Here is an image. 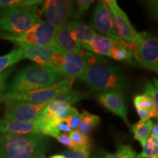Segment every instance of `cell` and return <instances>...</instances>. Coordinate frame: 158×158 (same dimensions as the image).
Listing matches in <instances>:
<instances>
[{"instance_id":"cell-32","label":"cell","mask_w":158,"mask_h":158,"mask_svg":"<svg viewBox=\"0 0 158 158\" xmlns=\"http://www.w3.org/2000/svg\"><path fill=\"white\" fill-rule=\"evenodd\" d=\"M81 120V114H79L78 110L76 111V113L71 115L70 116L67 118V121H68L69 125L72 130H77L78 127L79 123H80Z\"/></svg>"},{"instance_id":"cell-38","label":"cell","mask_w":158,"mask_h":158,"mask_svg":"<svg viewBox=\"0 0 158 158\" xmlns=\"http://www.w3.org/2000/svg\"><path fill=\"white\" fill-rule=\"evenodd\" d=\"M48 158H67L66 157H64V155H53L51 157H48Z\"/></svg>"},{"instance_id":"cell-35","label":"cell","mask_w":158,"mask_h":158,"mask_svg":"<svg viewBox=\"0 0 158 158\" xmlns=\"http://www.w3.org/2000/svg\"><path fill=\"white\" fill-rule=\"evenodd\" d=\"M57 127H58L59 132H64V133H70V132L72 131V129L70 128L68 121H67V118L61 119L60 121L58 122Z\"/></svg>"},{"instance_id":"cell-5","label":"cell","mask_w":158,"mask_h":158,"mask_svg":"<svg viewBox=\"0 0 158 158\" xmlns=\"http://www.w3.org/2000/svg\"><path fill=\"white\" fill-rule=\"evenodd\" d=\"M40 14L37 7L6 9L0 14V29L12 35L20 34L42 21Z\"/></svg>"},{"instance_id":"cell-19","label":"cell","mask_w":158,"mask_h":158,"mask_svg":"<svg viewBox=\"0 0 158 158\" xmlns=\"http://www.w3.org/2000/svg\"><path fill=\"white\" fill-rule=\"evenodd\" d=\"M114 41V40L108 38L107 37L96 35L84 49L101 56L110 57V51Z\"/></svg>"},{"instance_id":"cell-28","label":"cell","mask_w":158,"mask_h":158,"mask_svg":"<svg viewBox=\"0 0 158 158\" xmlns=\"http://www.w3.org/2000/svg\"><path fill=\"white\" fill-rule=\"evenodd\" d=\"M144 94L151 99L152 101L153 102L155 108L158 109V92H157V86H156L155 84H153L151 81L146 82L145 86L143 89Z\"/></svg>"},{"instance_id":"cell-13","label":"cell","mask_w":158,"mask_h":158,"mask_svg":"<svg viewBox=\"0 0 158 158\" xmlns=\"http://www.w3.org/2000/svg\"><path fill=\"white\" fill-rule=\"evenodd\" d=\"M98 100L103 107L114 114L121 118L123 121L130 126L127 118V106L124 97L119 91H110L102 92L98 95Z\"/></svg>"},{"instance_id":"cell-14","label":"cell","mask_w":158,"mask_h":158,"mask_svg":"<svg viewBox=\"0 0 158 158\" xmlns=\"http://www.w3.org/2000/svg\"><path fill=\"white\" fill-rule=\"evenodd\" d=\"M64 62L61 73L64 78L74 80L80 77L89 68V65L84 56L81 54L64 52Z\"/></svg>"},{"instance_id":"cell-24","label":"cell","mask_w":158,"mask_h":158,"mask_svg":"<svg viewBox=\"0 0 158 158\" xmlns=\"http://www.w3.org/2000/svg\"><path fill=\"white\" fill-rule=\"evenodd\" d=\"M110 58L117 61H130L133 55L123 43L114 40L110 51Z\"/></svg>"},{"instance_id":"cell-36","label":"cell","mask_w":158,"mask_h":158,"mask_svg":"<svg viewBox=\"0 0 158 158\" xmlns=\"http://www.w3.org/2000/svg\"><path fill=\"white\" fill-rule=\"evenodd\" d=\"M152 135L155 136V137H157V138L158 137V125H157V124H155L153 125L152 129Z\"/></svg>"},{"instance_id":"cell-20","label":"cell","mask_w":158,"mask_h":158,"mask_svg":"<svg viewBox=\"0 0 158 158\" xmlns=\"http://www.w3.org/2000/svg\"><path fill=\"white\" fill-rule=\"evenodd\" d=\"M154 125L151 119H141L132 125V132L134 138L143 145L149 139L152 133V129Z\"/></svg>"},{"instance_id":"cell-2","label":"cell","mask_w":158,"mask_h":158,"mask_svg":"<svg viewBox=\"0 0 158 158\" xmlns=\"http://www.w3.org/2000/svg\"><path fill=\"white\" fill-rule=\"evenodd\" d=\"M64 79L59 71L46 67L30 64L21 69L12 78L7 93L32 91L51 86Z\"/></svg>"},{"instance_id":"cell-26","label":"cell","mask_w":158,"mask_h":158,"mask_svg":"<svg viewBox=\"0 0 158 158\" xmlns=\"http://www.w3.org/2000/svg\"><path fill=\"white\" fill-rule=\"evenodd\" d=\"M133 102L136 110H147L158 116V109L155 108L151 99L144 94L136 95L133 99Z\"/></svg>"},{"instance_id":"cell-10","label":"cell","mask_w":158,"mask_h":158,"mask_svg":"<svg viewBox=\"0 0 158 158\" xmlns=\"http://www.w3.org/2000/svg\"><path fill=\"white\" fill-rule=\"evenodd\" d=\"M133 58L147 70L158 73V40L156 37L146 33L141 44L132 52Z\"/></svg>"},{"instance_id":"cell-11","label":"cell","mask_w":158,"mask_h":158,"mask_svg":"<svg viewBox=\"0 0 158 158\" xmlns=\"http://www.w3.org/2000/svg\"><path fill=\"white\" fill-rule=\"evenodd\" d=\"M90 27L93 29H95L102 36L123 43L116 34L110 12L104 1H99L94 7L90 20Z\"/></svg>"},{"instance_id":"cell-29","label":"cell","mask_w":158,"mask_h":158,"mask_svg":"<svg viewBox=\"0 0 158 158\" xmlns=\"http://www.w3.org/2000/svg\"><path fill=\"white\" fill-rule=\"evenodd\" d=\"M76 2L77 5V10L74 13L73 16L75 17V19H78L84 16L87 13L90 6L94 2V1H92V0H78Z\"/></svg>"},{"instance_id":"cell-12","label":"cell","mask_w":158,"mask_h":158,"mask_svg":"<svg viewBox=\"0 0 158 158\" xmlns=\"http://www.w3.org/2000/svg\"><path fill=\"white\" fill-rule=\"evenodd\" d=\"M43 122L41 117L31 122H19L0 118V133L40 134L42 133ZM43 134V133H42Z\"/></svg>"},{"instance_id":"cell-40","label":"cell","mask_w":158,"mask_h":158,"mask_svg":"<svg viewBox=\"0 0 158 158\" xmlns=\"http://www.w3.org/2000/svg\"><path fill=\"white\" fill-rule=\"evenodd\" d=\"M0 158H5V157H4L3 155H2V154L1 152H0Z\"/></svg>"},{"instance_id":"cell-21","label":"cell","mask_w":158,"mask_h":158,"mask_svg":"<svg viewBox=\"0 0 158 158\" xmlns=\"http://www.w3.org/2000/svg\"><path fill=\"white\" fill-rule=\"evenodd\" d=\"M100 124V118L98 116L90 114L86 110H83L81 114V120L78 130L81 133L88 135L92 133Z\"/></svg>"},{"instance_id":"cell-30","label":"cell","mask_w":158,"mask_h":158,"mask_svg":"<svg viewBox=\"0 0 158 158\" xmlns=\"http://www.w3.org/2000/svg\"><path fill=\"white\" fill-rule=\"evenodd\" d=\"M13 70V67L6 70L5 72L0 73V102H2L5 98L6 94V81L7 79Z\"/></svg>"},{"instance_id":"cell-27","label":"cell","mask_w":158,"mask_h":158,"mask_svg":"<svg viewBox=\"0 0 158 158\" xmlns=\"http://www.w3.org/2000/svg\"><path fill=\"white\" fill-rule=\"evenodd\" d=\"M138 154L130 145H119L115 153L104 154L103 158H136Z\"/></svg>"},{"instance_id":"cell-7","label":"cell","mask_w":158,"mask_h":158,"mask_svg":"<svg viewBox=\"0 0 158 158\" xmlns=\"http://www.w3.org/2000/svg\"><path fill=\"white\" fill-rule=\"evenodd\" d=\"M73 83L74 80L64 78L45 88L29 92L6 93L3 102L5 100H15L33 104H48L58 96L70 90Z\"/></svg>"},{"instance_id":"cell-25","label":"cell","mask_w":158,"mask_h":158,"mask_svg":"<svg viewBox=\"0 0 158 158\" xmlns=\"http://www.w3.org/2000/svg\"><path fill=\"white\" fill-rule=\"evenodd\" d=\"M69 137L75 145V149L90 151L92 143H91V140L88 135H84L79 132L78 130H75L70 132Z\"/></svg>"},{"instance_id":"cell-33","label":"cell","mask_w":158,"mask_h":158,"mask_svg":"<svg viewBox=\"0 0 158 158\" xmlns=\"http://www.w3.org/2000/svg\"><path fill=\"white\" fill-rule=\"evenodd\" d=\"M21 7V0H0V8L9 9Z\"/></svg>"},{"instance_id":"cell-9","label":"cell","mask_w":158,"mask_h":158,"mask_svg":"<svg viewBox=\"0 0 158 158\" xmlns=\"http://www.w3.org/2000/svg\"><path fill=\"white\" fill-rule=\"evenodd\" d=\"M40 13L51 24L60 28L69 23L73 16V2L68 0H48L44 1Z\"/></svg>"},{"instance_id":"cell-18","label":"cell","mask_w":158,"mask_h":158,"mask_svg":"<svg viewBox=\"0 0 158 158\" xmlns=\"http://www.w3.org/2000/svg\"><path fill=\"white\" fill-rule=\"evenodd\" d=\"M69 24L73 36L81 49H84L97 35L90 26L81 21H72Z\"/></svg>"},{"instance_id":"cell-23","label":"cell","mask_w":158,"mask_h":158,"mask_svg":"<svg viewBox=\"0 0 158 158\" xmlns=\"http://www.w3.org/2000/svg\"><path fill=\"white\" fill-rule=\"evenodd\" d=\"M142 147L143 150L136 158H158V138L151 135Z\"/></svg>"},{"instance_id":"cell-16","label":"cell","mask_w":158,"mask_h":158,"mask_svg":"<svg viewBox=\"0 0 158 158\" xmlns=\"http://www.w3.org/2000/svg\"><path fill=\"white\" fill-rule=\"evenodd\" d=\"M22 48L25 59H30L37 65L46 68L51 56L61 50L54 41L45 46H26Z\"/></svg>"},{"instance_id":"cell-15","label":"cell","mask_w":158,"mask_h":158,"mask_svg":"<svg viewBox=\"0 0 158 158\" xmlns=\"http://www.w3.org/2000/svg\"><path fill=\"white\" fill-rule=\"evenodd\" d=\"M86 94L82 93L78 91L69 90L48 102L43 110L41 117L43 119L50 118L52 117L55 112L60 108L67 107V106H73V105L77 103L81 100L86 98Z\"/></svg>"},{"instance_id":"cell-8","label":"cell","mask_w":158,"mask_h":158,"mask_svg":"<svg viewBox=\"0 0 158 158\" xmlns=\"http://www.w3.org/2000/svg\"><path fill=\"white\" fill-rule=\"evenodd\" d=\"M5 118L19 122H31L42 116L47 104H33L30 102L5 100Z\"/></svg>"},{"instance_id":"cell-37","label":"cell","mask_w":158,"mask_h":158,"mask_svg":"<svg viewBox=\"0 0 158 158\" xmlns=\"http://www.w3.org/2000/svg\"><path fill=\"white\" fill-rule=\"evenodd\" d=\"M104 154L102 152H95L92 155L91 158H103Z\"/></svg>"},{"instance_id":"cell-22","label":"cell","mask_w":158,"mask_h":158,"mask_svg":"<svg viewBox=\"0 0 158 158\" xmlns=\"http://www.w3.org/2000/svg\"><path fill=\"white\" fill-rule=\"evenodd\" d=\"M23 48L17 47L13 49L8 54L0 56V73L12 68L20 61L24 59Z\"/></svg>"},{"instance_id":"cell-4","label":"cell","mask_w":158,"mask_h":158,"mask_svg":"<svg viewBox=\"0 0 158 158\" xmlns=\"http://www.w3.org/2000/svg\"><path fill=\"white\" fill-rule=\"evenodd\" d=\"M111 17L114 29L117 36L124 43L130 52H133L141 44L146 32L138 33L130 23L127 15L124 13L116 0L104 1Z\"/></svg>"},{"instance_id":"cell-1","label":"cell","mask_w":158,"mask_h":158,"mask_svg":"<svg viewBox=\"0 0 158 158\" xmlns=\"http://www.w3.org/2000/svg\"><path fill=\"white\" fill-rule=\"evenodd\" d=\"M50 141L43 134L0 133V152L5 158H35L45 155Z\"/></svg>"},{"instance_id":"cell-3","label":"cell","mask_w":158,"mask_h":158,"mask_svg":"<svg viewBox=\"0 0 158 158\" xmlns=\"http://www.w3.org/2000/svg\"><path fill=\"white\" fill-rule=\"evenodd\" d=\"M80 79L91 89L101 92L121 91L127 86V80L119 69L114 66L89 67Z\"/></svg>"},{"instance_id":"cell-39","label":"cell","mask_w":158,"mask_h":158,"mask_svg":"<svg viewBox=\"0 0 158 158\" xmlns=\"http://www.w3.org/2000/svg\"><path fill=\"white\" fill-rule=\"evenodd\" d=\"M35 158H45V155H41V156H39V157H35Z\"/></svg>"},{"instance_id":"cell-17","label":"cell","mask_w":158,"mask_h":158,"mask_svg":"<svg viewBox=\"0 0 158 158\" xmlns=\"http://www.w3.org/2000/svg\"><path fill=\"white\" fill-rule=\"evenodd\" d=\"M54 42L64 52L81 54L83 51L71 33L69 23L58 29L54 37Z\"/></svg>"},{"instance_id":"cell-6","label":"cell","mask_w":158,"mask_h":158,"mask_svg":"<svg viewBox=\"0 0 158 158\" xmlns=\"http://www.w3.org/2000/svg\"><path fill=\"white\" fill-rule=\"evenodd\" d=\"M58 27L41 21L27 31L18 35L0 34V38L10 41L19 47L45 46L54 41Z\"/></svg>"},{"instance_id":"cell-34","label":"cell","mask_w":158,"mask_h":158,"mask_svg":"<svg viewBox=\"0 0 158 158\" xmlns=\"http://www.w3.org/2000/svg\"><path fill=\"white\" fill-rule=\"evenodd\" d=\"M59 143H61L65 147H68L70 149H75V145L71 141V139L69 137V135L67 133H62L60 134L56 138Z\"/></svg>"},{"instance_id":"cell-31","label":"cell","mask_w":158,"mask_h":158,"mask_svg":"<svg viewBox=\"0 0 158 158\" xmlns=\"http://www.w3.org/2000/svg\"><path fill=\"white\" fill-rule=\"evenodd\" d=\"M90 151L81 149H70L64 154V157L67 158H89Z\"/></svg>"}]
</instances>
